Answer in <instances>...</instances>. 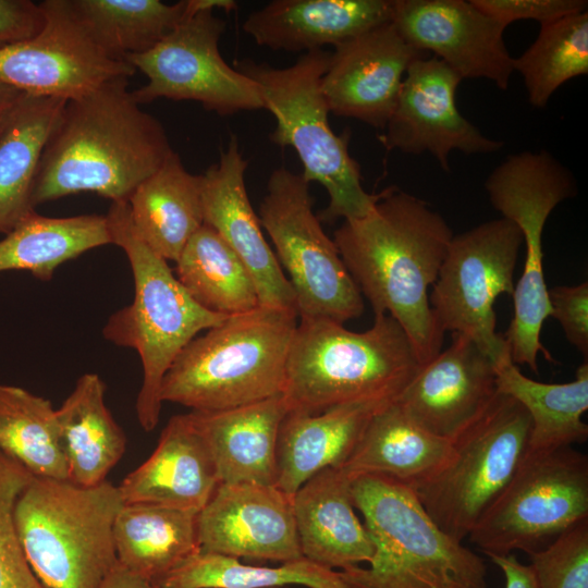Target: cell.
<instances>
[{
	"label": "cell",
	"instance_id": "cell-1",
	"mask_svg": "<svg viewBox=\"0 0 588 588\" xmlns=\"http://www.w3.org/2000/svg\"><path fill=\"white\" fill-rule=\"evenodd\" d=\"M453 232L422 199L396 187L381 192L364 217L333 233L340 256L375 315L388 314L405 331L420 364L436 357L444 333L429 303Z\"/></svg>",
	"mask_w": 588,
	"mask_h": 588
},
{
	"label": "cell",
	"instance_id": "cell-2",
	"mask_svg": "<svg viewBox=\"0 0 588 588\" xmlns=\"http://www.w3.org/2000/svg\"><path fill=\"white\" fill-rule=\"evenodd\" d=\"M127 85L117 78L66 101L39 161L34 207L82 192L128 201L174 152L162 124Z\"/></svg>",
	"mask_w": 588,
	"mask_h": 588
},
{
	"label": "cell",
	"instance_id": "cell-3",
	"mask_svg": "<svg viewBox=\"0 0 588 588\" xmlns=\"http://www.w3.org/2000/svg\"><path fill=\"white\" fill-rule=\"evenodd\" d=\"M422 365L400 323L375 315L354 332L330 319H301L289 350L282 395L289 412L317 414L342 404L395 400Z\"/></svg>",
	"mask_w": 588,
	"mask_h": 588
},
{
	"label": "cell",
	"instance_id": "cell-4",
	"mask_svg": "<svg viewBox=\"0 0 588 588\" xmlns=\"http://www.w3.org/2000/svg\"><path fill=\"white\" fill-rule=\"evenodd\" d=\"M351 495L373 554L367 567L338 571L350 588H488L483 560L433 522L411 486L367 474Z\"/></svg>",
	"mask_w": 588,
	"mask_h": 588
},
{
	"label": "cell",
	"instance_id": "cell-5",
	"mask_svg": "<svg viewBox=\"0 0 588 588\" xmlns=\"http://www.w3.org/2000/svg\"><path fill=\"white\" fill-rule=\"evenodd\" d=\"M112 244L125 253L133 273L131 304L113 313L102 329L103 338L137 352L143 381L135 411L145 431L154 430L162 407L163 378L183 348L204 330L229 316L197 304L182 286L168 261L138 236L127 201H114L106 215Z\"/></svg>",
	"mask_w": 588,
	"mask_h": 588
},
{
	"label": "cell",
	"instance_id": "cell-6",
	"mask_svg": "<svg viewBox=\"0 0 588 588\" xmlns=\"http://www.w3.org/2000/svg\"><path fill=\"white\" fill-rule=\"evenodd\" d=\"M296 318L260 306L229 316L179 354L163 378L161 401L216 412L282 394Z\"/></svg>",
	"mask_w": 588,
	"mask_h": 588
},
{
	"label": "cell",
	"instance_id": "cell-7",
	"mask_svg": "<svg viewBox=\"0 0 588 588\" xmlns=\"http://www.w3.org/2000/svg\"><path fill=\"white\" fill-rule=\"evenodd\" d=\"M330 57L331 52L316 49L283 69L249 59L233 66L260 86L265 109L275 120L269 139L296 151L302 176L308 183H319L329 197L318 219L334 223L366 216L381 193L369 194L362 185L360 167L348 151L351 131L335 134L330 126L321 89Z\"/></svg>",
	"mask_w": 588,
	"mask_h": 588
},
{
	"label": "cell",
	"instance_id": "cell-8",
	"mask_svg": "<svg viewBox=\"0 0 588 588\" xmlns=\"http://www.w3.org/2000/svg\"><path fill=\"white\" fill-rule=\"evenodd\" d=\"M118 486L33 477L14 510L26 558L47 588H100L118 563L113 525Z\"/></svg>",
	"mask_w": 588,
	"mask_h": 588
},
{
	"label": "cell",
	"instance_id": "cell-9",
	"mask_svg": "<svg viewBox=\"0 0 588 588\" xmlns=\"http://www.w3.org/2000/svg\"><path fill=\"white\" fill-rule=\"evenodd\" d=\"M485 189L493 208L522 233L524 270L514 287V315L503 336L512 362L537 373L538 354L553 360L540 340L551 313L543 273V229L553 209L576 196V180L550 152L522 151L507 156L489 174Z\"/></svg>",
	"mask_w": 588,
	"mask_h": 588
},
{
	"label": "cell",
	"instance_id": "cell-10",
	"mask_svg": "<svg viewBox=\"0 0 588 588\" xmlns=\"http://www.w3.org/2000/svg\"><path fill=\"white\" fill-rule=\"evenodd\" d=\"M531 420L515 399L499 393L452 440L446 463L411 486L433 522L463 542L510 482L527 451Z\"/></svg>",
	"mask_w": 588,
	"mask_h": 588
},
{
	"label": "cell",
	"instance_id": "cell-11",
	"mask_svg": "<svg viewBox=\"0 0 588 588\" xmlns=\"http://www.w3.org/2000/svg\"><path fill=\"white\" fill-rule=\"evenodd\" d=\"M258 217L289 274L301 319L344 323L362 316L363 295L314 212L309 183L302 174L275 169L268 179Z\"/></svg>",
	"mask_w": 588,
	"mask_h": 588
},
{
	"label": "cell",
	"instance_id": "cell-12",
	"mask_svg": "<svg viewBox=\"0 0 588 588\" xmlns=\"http://www.w3.org/2000/svg\"><path fill=\"white\" fill-rule=\"evenodd\" d=\"M588 518V457L572 446L527 452L468 535L488 555L546 548Z\"/></svg>",
	"mask_w": 588,
	"mask_h": 588
},
{
	"label": "cell",
	"instance_id": "cell-13",
	"mask_svg": "<svg viewBox=\"0 0 588 588\" xmlns=\"http://www.w3.org/2000/svg\"><path fill=\"white\" fill-rule=\"evenodd\" d=\"M522 244L520 231L505 218L453 235L429 296L441 331L470 338L494 365L511 356L495 331L494 303L513 295Z\"/></svg>",
	"mask_w": 588,
	"mask_h": 588
},
{
	"label": "cell",
	"instance_id": "cell-14",
	"mask_svg": "<svg viewBox=\"0 0 588 588\" xmlns=\"http://www.w3.org/2000/svg\"><path fill=\"white\" fill-rule=\"evenodd\" d=\"M225 22L197 10L147 52L125 60L148 82L132 90L136 102L158 98L196 101L219 115L265 109L260 86L229 65L219 51Z\"/></svg>",
	"mask_w": 588,
	"mask_h": 588
},
{
	"label": "cell",
	"instance_id": "cell-15",
	"mask_svg": "<svg viewBox=\"0 0 588 588\" xmlns=\"http://www.w3.org/2000/svg\"><path fill=\"white\" fill-rule=\"evenodd\" d=\"M45 22L32 38L0 49V83L25 95L65 101L84 97L136 69L100 47L70 0L40 2Z\"/></svg>",
	"mask_w": 588,
	"mask_h": 588
},
{
	"label": "cell",
	"instance_id": "cell-16",
	"mask_svg": "<svg viewBox=\"0 0 588 588\" xmlns=\"http://www.w3.org/2000/svg\"><path fill=\"white\" fill-rule=\"evenodd\" d=\"M461 81L434 56L413 61L379 137L384 148L411 155L429 152L444 171H450L452 150L468 155L500 150L503 142L485 136L458 111L455 95Z\"/></svg>",
	"mask_w": 588,
	"mask_h": 588
},
{
	"label": "cell",
	"instance_id": "cell-17",
	"mask_svg": "<svg viewBox=\"0 0 588 588\" xmlns=\"http://www.w3.org/2000/svg\"><path fill=\"white\" fill-rule=\"evenodd\" d=\"M392 23L414 48L432 52L464 78H486L506 90L514 72L505 26L471 0H393Z\"/></svg>",
	"mask_w": 588,
	"mask_h": 588
},
{
	"label": "cell",
	"instance_id": "cell-18",
	"mask_svg": "<svg viewBox=\"0 0 588 588\" xmlns=\"http://www.w3.org/2000/svg\"><path fill=\"white\" fill-rule=\"evenodd\" d=\"M200 552L287 562L303 558L292 497L277 486L219 483L197 515Z\"/></svg>",
	"mask_w": 588,
	"mask_h": 588
},
{
	"label": "cell",
	"instance_id": "cell-19",
	"mask_svg": "<svg viewBox=\"0 0 588 588\" xmlns=\"http://www.w3.org/2000/svg\"><path fill=\"white\" fill-rule=\"evenodd\" d=\"M427 56L392 22L335 46L321 79L329 111L384 130L408 66Z\"/></svg>",
	"mask_w": 588,
	"mask_h": 588
},
{
	"label": "cell",
	"instance_id": "cell-20",
	"mask_svg": "<svg viewBox=\"0 0 588 588\" xmlns=\"http://www.w3.org/2000/svg\"><path fill=\"white\" fill-rule=\"evenodd\" d=\"M247 166L237 138L232 135L219 162L201 174L204 223L212 228L245 265L254 280L260 307L297 314L294 290L268 245L248 198Z\"/></svg>",
	"mask_w": 588,
	"mask_h": 588
},
{
	"label": "cell",
	"instance_id": "cell-21",
	"mask_svg": "<svg viewBox=\"0 0 588 588\" xmlns=\"http://www.w3.org/2000/svg\"><path fill=\"white\" fill-rule=\"evenodd\" d=\"M497 394L492 359L470 338L453 334L452 343L420 367L395 402L416 425L452 441Z\"/></svg>",
	"mask_w": 588,
	"mask_h": 588
},
{
	"label": "cell",
	"instance_id": "cell-22",
	"mask_svg": "<svg viewBox=\"0 0 588 588\" xmlns=\"http://www.w3.org/2000/svg\"><path fill=\"white\" fill-rule=\"evenodd\" d=\"M209 448L189 414L175 415L156 449L120 483L124 503H151L199 513L219 486Z\"/></svg>",
	"mask_w": 588,
	"mask_h": 588
},
{
	"label": "cell",
	"instance_id": "cell-23",
	"mask_svg": "<svg viewBox=\"0 0 588 588\" xmlns=\"http://www.w3.org/2000/svg\"><path fill=\"white\" fill-rule=\"evenodd\" d=\"M393 0H274L252 12L243 29L272 50L333 47L392 22Z\"/></svg>",
	"mask_w": 588,
	"mask_h": 588
},
{
	"label": "cell",
	"instance_id": "cell-24",
	"mask_svg": "<svg viewBox=\"0 0 588 588\" xmlns=\"http://www.w3.org/2000/svg\"><path fill=\"white\" fill-rule=\"evenodd\" d=\"M289 413L282 394L234 408L189 414L213 458L220 483H277V446Z\"/></svg>",
	"mask_w": 588,
	"mask_h": 588
},
{
	"label": "cell",
	"instance_id": "cell-25",
	"mask_svg": "<svg viewBox=\"0 0 588 588\" xmlns=\"http://www.w3.org/2000/svg\"><path fill=\"white\" fill-rule=\"evenodd\" d=\"M351 482L339 468H326L292 497L302 554L327 568L369 563L373 554L371 538L354 511Z\"/></svg>",
	"mask_w": 588,
	"mask_h": 588
},
{
	"label": "cell",
	"instance_id": "cell-26",
	"mask_svg": "<svg viewBox=\"0 0 588 588\" xmlns=\"http://www.w3.org/2000/svg\"><path fill=\"white\" fill-rule=\"evenodd\" d=\"M392 401L347 403L317 414L289 412L279 431L275 486L293 497L320 470L340 468L372 416Z\"/></svg>",
	"mask_w": 588,
	"mask_h": 588
},
{
	"label": "cell",
	"instance_id": "cell-27",
	"mask_svg": "<svg viewBox=\"0 0 588 588\" xmlns=\"http://www.w3.org/2000/svg\"><path fill=\"white\" fill-rule=\"evenodd\" d=\"M451 452V440L416 425L394 400L372 416L339 469L351 480L375 474L414 486L437 473Z\"/></svg>",
	"mask_w": 588,
	"mask_h": 588
},
{
	"label": "cell",
	"instance_id": "cell-28",
	"mask_svg": "<svg viewBox=\"0 0 588 588\" xmlns=\"http://www.w3.org/2000/svg\"><path fill=\"white\" fill-rule=\"evenodd\" d=\"M127 203L138 236L167 261H176L204 224L201 175L189 173L176 152L134 191Z\"/></svg>",
	"mask_w": 588,
	"mask_h": 588
},
{
	"label": "cell",
	"instance_id": "cell-29",
	"mask_svg": "<svg viewBox=\"0 0 588 588\" xmlns=\"http://www.w3.org/2000/svg\"><path fill=\"white\" fill-rule=\"evenodd\" d=\"M198 513L151 503H124L113 525L118 563L152 587L200 552Z\"/></svg>",
	"mask_w": 588,
	"mask_h": 588
},
{
	"label": "cell",
	"instance_id": "cell-30",
	"mask_svg": "<svg viewBox=\"0 0 588 588\" xmlns=\"http://www.w3.org/2000/svg\"><path fill=\"white\" fill-rule=\"evenodd\" d=\"M99 375L84 373L56 408L70 480L91 487L107 480L125 453L127 439L105 402Z\"/></svg>",
	"mask_w": 588,
	"mask_h": 588
},
{
	"label": "cell",
	"instance_id": "cell-31",
	"mask_svg": "<svg viewBox=\"0 0 588 588\" xmlns=\"http://www.w3.org/2000/svg\"><path fill=\"white\" fill-rule=\"evenodd\" d=\"M65 103L25 95L0 134V234L35 211L32 195L39 161Z\"/></svg>",
	"mask_w": 588,
	"mask_h": 588
},
{
	"label": "cell",
	"instance_id": "cell-32",
	"mask_svg": "<svg viewBox=\"0 0 588 588\" xmlns=\"http://www.w3.org/2000/svg\"><path fill=\"white\" fill-rule=\"evenodd\" d=\"M497 390L518 401L529 414V453L546 452L584 443L588 426L581 419L588 409V363L566 383H544L520 372L506 356L495 365Z\"/></svg>",
	"mask_w": 588,
	"mask_h": 588
},
{
	"label": "cell",
	"instance_id": "cell-33",
	"mask_svg": "<svg viewBox=\"0 0 588 588\" xmlns=\"http://www.w3.org/2000/svg\"><path fill=\"white\" fill-rule=\"evenodd\" d=\"M112 244L106 216H26L0 241V272L24 270L48 281L62 264Z\"/></svg>",
	"mask_w": 588,
	"mask_h": 588
},
{
	"label": "cell",
	"instance_id": "cell-34",
	"mask_svg": "<svg viewBox=\"0 0 588 588\" xmlns=\"http://www.w3.org/2000/svg\"><path fill=\"white\" fill-rule=\"evenodd\" d=\"M175 264L179 282L207 310L231 316L259 306L245 265L208 224L194 233Z\"/></svg>",
	"mask_w": 588,
	"mask_h": 588
},
{
	"label": "cell",
	"instance_id": "cell-35",
	"mask_svg": "<svg viewBox=\"0 0 588 588\" xmlns=\"http://www.w3.org/2000/svg\"><path fill=\"white\" fill-rule=\"evenodd\" d=\"M70 4L95 41L121 60L152 49L194 13L189 0L174 4L159 0H70Z\"/></svg>",
	"mask_w": 588,
	"mask_h": 588
},
{
	"label": "cell",
	"instance_id": "cell-36",
	"mask_svg": "<svg viewBox=\"0 0 588 588\" xmlns=\"http://www.w3.org/2000/svg\"><path fill=\"white\" fill-rule=\"evenodd\" d=\"M0 452L35 477L70 480L56 408L24 388L0 384Z\"/></svg>",
	"mask_w": 588,
	"mask_h": 588
},
{
	"label": "cell",
	"instance_id": "cell-37",
	"mask_svg": "<svg viewBox=\"0 0 588 588\" xmlns=\"http://www.w3.org/2000/svg\"><path fill=\"white\" fill-rule=\"evenodd\" d=\"M350 588L335 569L306 558L277 567L254 566L237 559L198 552L168 574L154 588Z\"/></svg>",
	"mask_w": 588,
	"mask_h": 588
},
{
	"label": "cell",
	"instance_id": "cell-38",
	"mask_svg": "<svg viewBox=\"0 0 588 588\" xmlns=\"http://www.w3.org/2000/svg\"><path fill=\"white\" fill-rule=\"evenodd\" d=\"M535 108L547 106L567 81L588 73V12L540 25L535 41L514 59Z\"/></svg>",
	"mask_w": 588,
	"mask_h": 588
},
{
	"label": "cell",
	"instance_id": "cell-39",
	"mask_svg": "<svg viewBox=\"0 0 588 588\" xmlns=\"http://www.w3.org/2000/svg\"><path fill=\"white\" fill-rule=\"evenodd\" d=\"M529 559L538 588H588V518Z\"/></svg>",
	"mask_w": 588,
	"mask_h": 588
},
{
	"label": "cell",
	"instance_id": "cell-40",
	"mask_svg": "<svg viewBox=\"0 0 588 588\" xmlns=\"http://www.w3.org/2000/svg\"><path fill=\"white\" fill-rule=\"evenodd\" d=\"M480 10L507 27L519 20H535L540 25L586 12L585 0H471Z\"/></svg>",
	"mask_w": 588,
	"mask_h": 588
},
{
	"label": "cell",
	"instance_id": "cell-41",
	"mask_svg": "<svg viewBox=\"0 0 588 588\" xmlns=\"http://www.w3.org/2000/svg\"><path fill=\"white\" fill-rule=\"evenodd\" d=\"M550 316L555 318L567 341L587 359L588 356V282L555 285L548 289Z\"/></svg>",
	"mask_w": 588,
	"mask_h": 588
},
{
	"label": "cell",
	"instance_id": "cell-42",
	"mask_svg": "<svg viewBox=\"0 0 588 588\" xmlns=\"http://www.w3.org/2000/svg\"><path fill=\"white\" fill-rule=\"evenodd\" d=\"M45 22L40 3L0 0V49L35 36Z\"/></svg>",
	"mask_w": 588,
	"mask_h": 588
},
{
	"label": "cell",
	"instance_id": "cell-43",
	"mask_svg": "<svg viewBox=\"0 0 588 588\" xmlns=\"http://www.w3.org/2000/svg\"><path fill=\"white\" fill-rule=\"evenodd\" d=\"M488 556L503 573L505 588H538L530 565L522 564L513 553Z\"/></svg>",
	"mask_w": 588,
	"mask_h": 588
},
{
	"label": "cell",
	"instance_id": "cell-44",
	"mask_svg": "<svg viewBox=\"0 0 588 588\" xmlns=\"http://www.w3.org/2000/svg\"><path fill=\"white\" fill-rule=\"evenodd\" d=\"M100 588H154L150 583L117 563Z\"/></svg>",
	"mask_w": 588,
	"mask_h": 588
},
{
	"label": "cell",
	"instance_id": "cell-45",
	"mask_svg": "<svg viewBox=\"0 0 588 588\" xmlns=\"http://www.w3.org/2000/svg\"><path fill=\"white\" fill-rule=\"evenodd\" d=\"M25 94L0 83V134L11 120Z\"/></svg>",
	"mask_w": 588,
	"mask_h": 588
},
{
	"label": "cell",
	"instance_id": "cell-46",
	"mask_svg": "<svg viewBox=\"0 0 588 588\" xmlns=\"http://www.w3.org/2000/svg\"><path fill=\"white\" fill-rule=\"evenodd\" d=\"M274 588H283V587H274Z\"/></svg>",
	"mask_w": 588,
	"mask_h": 588
}]
</instances>
